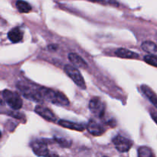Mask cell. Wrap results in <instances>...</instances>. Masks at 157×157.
Segmentation results:
<instances>
[{"instance_id":"cell-19","label":"cell","mask_w":157,"mask_h":157,"mask_svg":"<svg viewBox=\"0 0 157 157\" xmlns=\"http://www.w3.org/2000/svg\"><path fill=\"white\" fill-rule=\"evenodd\" d=\"M144 61L147 63V64H150L152 66L157 67V57L152 56V55H146L144 56Z\"/></svg>"},{"instance_id":"cell-16","label":"cell","mask_w":157,"mask_h":157,"mask_svg":"<svg viewBox=\"0 0 157 157\" xmlns=\"http://www.w3.org/2000/svg\"><path fill=\"white\" fill-rule=\"evenodd\" d=\"M16 8L20 13H29L32 10V6L25 1L16 2Z\"/></svg>"},{"instance_id":"cell-10","label":"cell","mask_w":157,"mask_h":157,"mask_svg":"<svg viewBox=\"0 0 157 157\" xmlns=\"http://www.w3.org/2000/svg\"><path fill=\"white\" fill-rule=\"evenodd\" d=\"M68 59L72 64L76 67H80L82 69H86L88 67L87 63L81 58L80 55H78L76 53H70L68 55Z\"/></svg>"},{"instance_id":"cell-11","label":"cell","mask_w":157,"mask_h":157,"mask_svg":"<svg viewBox=\"0 0 157 157\" xmlns=\"http://www.w3.org/2000/svg\"><path fill=\"white\" fill-rule=\"evenodd\" d=\"M58 124L60 126L65 128L70 129V130H76V131H83L84 130V126L83 124H79V123L72 122V121H65V120H61L58 121Z\"/></svg>"},{"instance_id":"cell-8","label":"cell","mask_w":157,"mask_h":157,"mask_svg":"<svg viewBox=\"0 0 157 157\" xmlns=\"http://www.w3.org/2000/svg\"><path fill=\"white\" fill-rule=\"evenodd\" d=\"M35 111L39 116H41V117L44 118L46 121H49V122H55V121H56V117H55V113L47 107L38 105L35 107Z\"/></svg>"},{"instance_id":"cell-15","label":"cell","mask_w":157,"mask_h":157,"mask_svg":"<svg viewBox=\"0 0 157 157\" xmlns=\"http://www.w3.org/2000/svg\"><path fill=\"white\" fill-rule=\"evenodd\" d=\"M142 49L149 54V55L157 57V45L154 42L150 41H146L143 42Z\"/></svg>"},{"instance_id":"cell-14","label":"cell","mask_w":157,"mask_h":157,"mask_svg":"<svg viewBox=\"0 0 157 157\" xmlns=\"http://www.w3.org/2000/svg\"><path fill=\"white\" fill-rule=\"evenodd\" d=\"M141 89H142L144 94L147 97L149 101H150V102L154 105V107L157 109V95L155 94V92L153 91L150 87H148L147 85H145V84L141 86Z\"/></svg>"},{"instance_id":"cell-22","label":"cell","mask_w":157,"mask_h":157,"mask_svg":"<svg viewBox=\"0 0 157 157\" xmlns=\"http://www.w3.org/2000/svg\"><path fill=\"white\" fill-rule=\"evenodd\" d=\"M46 157H59V156L56 154H49L48 156H46Z\"/></svg>"},{"instance_id":"cell-6","label":"cell","mask_w":157,"mask_h":157,"mask_svg":"<svg viewBox=\"0 0 157 157\" xmlns=\"http://www.w3.org/2000/svg\"><path fill=\"white\" fill-rule=\"evenodd\" d=\"M113 144H114L117 150L121 153H126L130 150L133 146V142L130 140L124 137V136L117 135L113 138Z\"/></svg>"},{"instance_id":"cell-23","label":"cell","mask_w":157,"mask_h":157,"mask_svg":"<svg viewBox=\"0 0 157 157\" xmlns=\"http://www.w3.org/2000/svg\"><path fill=\"white\" fill-rule=\"evenodd\" d=\"M4 104V102H3V101L2 99H0V106L3 105Z\"/></svg>"},{"instance_id":"cell-3","label":"cell","mask_w":157,"mask_h":157,"mask_svg":"<svg viewBox=\"0 0 157 157\" xmlns=\"http://www.w3.org/2000/svg\"><path fill=\"white\" fill-rule=\"evenodd\" d=\"M64 72L67 75V76L77 84V86H78L80 88L83 89V90H85L86 83L84 81L82 75L77 67H75V66L70 65V64H67V65L64 66Z\"/></svg>"},{"instance_id":"cell-13","label":"cell","mask_w":157,"mask_h":157,"mask_svg":"<svg viewBox=\"0 0 157 157\" xmlns=\"http://www.w3.org/2000/svg\"><path fill=\"white\" fill-rule=\"evenodd\" d=\"M8 38L12 43H18L23 38V32L19 28L16 27L11 29L8 33Z\"/></svg>"},{"instance_id":"cell-20","label":"cell","mask_w":157,"mask_h":157,"mask_svg":"<svg viewBox=\"0 0 157 157\" xmlns=\"http://www.w3.org/2000/svg\"><path fill=\"white\" fill-rule=\"evenodd\" d=\"M94 2L97 3H100V4H103V5H113L114 6H118V2L115 1H103V2Z\"/></svg>"},{"instance_id":"cell-17","label":"cell","mask_w":157,"mask_h":157,"mask_svg":"<svg viewBox=\"0 0 157 157\" xmlns=\"http://www.w3.org/2000/svg\"><path fill=\"white\" fill-rule=\"evenodd\" d=\"M138 157H156L151 149L148 147H140L138 149Z\"/></svg>"},{"instance_id":"cell-12","label":"cell","mask_w":157,"mask_h":157,"mask_svg":"<svg viewBox=\"0 0 157 157\" xmlns=\"http://www.w3.org/2000/svg\"><path fill=\"white\" fill-rule=\"evenodd\" d=\"M115 55L119 58L127 59H137L139 58V55L137 53L126 48H118L115 52Z\"/></svg>"},{"instance_id":"cell-5","label":"cell","mask_w":157,"mask_h":157,"mask_svg":"<svg viewBox=\"0 0 157 157\" xmlns=\"http://www.w3.org/2000/svg\"><path fill=\"white\" fill-rule=\"evenodd\" d=\"M89 109L95 116L99 118H103L105 114V104L104 101L98 97H94L90 99L89 102Z\"/></svg>"},{"instance_id":"cell-7","label":"cell","mask_w":157,"mask_h":157,"mask_svg":"<svg viewBox=\"0 0 157 157\" xmlns=\"http://www.w3.org/2000/svg\"><path fill=\"white\" fill-rule=\"evenodd\" d=\"M31 147L32 151L36 156L39 157H44L48 156L49 150L45 141L41 140H36L31 143Z\"/></svg>"},{"instance_id":"cell-9","label":"cell","mask_w":157,"mask_h":157,"mask_svg":"<svg viewBox=\"0 0 157 157\" xmlns=\"http://www.w3.org/2000/svg\"><path fill=\"white\" fill-rule=\"evenodd\" d=\"M87 129L90 133L94 136H101L105 132L104 127L100 123L94 120H90L87 126Z\"/></svg>"},{"instance_id":"cell-18","label":"cell","mask_w":157,"mask_h":157,"mask_svg":"<svg viewBox=\"0 0 157 157\" xmlns=\"http://www.w3.org/2000/svg\"><path fill=\"white\" fill-rule=\"evenodd\" d=\"M54 140L56 143H58L61 147H65V148H68L71 146V141L70 140H68L67 138H64V137H61V136H54Z\"/></svg>"},{"instance_id":"cell-2","label":"cell","mask_w":157,"mask_h":157,"mask_svg":"<svg viewBox=\"0 0 157 157\" xmlns=\"http://www.w3.org/2000/svg\"><path fill=\"white\" fill-rule=\"evenodd\" d=\"M17 87L21 92L23 96L27 99L37 103L42 102L43 100H44L41 97V93H40L39 88L32 87L29 84H25L23 81H19L17 84Z\"/></svg>"},{"instance_id":"cell-4","label":"cell","mask_w":157,"mask_h":157,"mask_svg":"<svg viewBox=\"0 0 157 157\" xmlns=\"http://www.w3.org/2000/svg\"><path fill=\"white\" fill-rule=\"evenodd\" d=\"M2 96L8 105L12 109L18 110L22 107V100L17 93L9 90H5Z\"/></svg>"},{"instance_id":"cell-1","label":"cell","mask_w":157,"mask_h":157,"mask_svg":"<svg viewBox=\"0 0 157 157\" xmlns=\"http://www.w3.org/2000/svg\"><path fill=\"white\" fill-rule=\"evenodd\" d=\"M39 91L41 93L43 99H46L52 104L60 106H68L70 102L67 97L63 93L59 91H55L47 87H39Z\"/></svg>"},{"instance_id":"cell-24","label":"cell","mask_w":157,"mask_h":157,"mask_svg":"<svg viewBox=\"0 0 157 157\" xmlns=\"http://www.w3.org/2000/svg\"><path fill=\"white\" fill-rule=\"evenodd\" d=\"M1 136H2V133H1V131H0V138H1Z\"/></svg>"},{"instance_id":"cell-21","label":"cell","mask_w":157,"mask_h":157,"mask_svg":"<svg viewBox=\"0 0 157 157\" xmlns=\"http://www.w3.org/2000/svg\"><path fill=\"white\" fill-rule=\"evenodd\" d=\"M151 116H152V118L153 119V121H154L157 124V113H152Z\"/></svg>"},{"instance_id":"cell-25","label":"cell","mask_w":157,"mask_h":157,"mask_svg":"<svg viewBox=\"0 0 157 157\" xmlns=\"http://www.w3.org/2000/svg\"><path fill=\"white\" fill-rule=\"evenodd\" d=\"M104 157H107V156H104Z\"/></svg>"}]
</instances>
